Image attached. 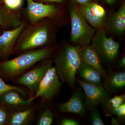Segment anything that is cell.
I'll return each mask as SVG.
<instances>
[{
	"mask_svg": "<svg viewBox=\"0 0 125 125\" xmlns=\"http://www.w3.org/2000/svg\"><path fill=\"white\" fill-rule=\"evenodd\" d=\"M118 66L121 68H124L125 66V56H123L118 62Z\"/></svg>",
	"mask_w": 125,
	"mask_h": 125,
	"instance_id": "obj_30",
	"label": "cell"
},
{
	"mask_svg": "<svg viewBox=\"0 0 125 125\" xmlns=\"http://www.w3.org/2000/svg\"><path fill=\"white\" fill-rule=\"evenodd\" d=\"M76 4L83 5L93 1V0H73Z\"/></svg>",
	"mask_w": 125,
	"mask_h": 125,
	"instance_id": "obj_29",
	"label": "cell"
},
{
	"mask_svg": "<svg viewBox=\"0 0 125 125\" xmlns=\"http://www.w3.org/2000/svg\"><path fill=\"white\" fill-rule=\"evenodd\" d=\"M10 90H15L18 91L23 97H26L28 95L29 96L28 90L27 88H23V86L21 85L9 84L0 78V96L4 92Z\"/></svg>",
	"mask_w": 125,
	"mask_h": 125,
	"instance_id": "obj_23",
	"label": "cell"
},
{
	"mask_svg": "<svg viewBox=\"0 0 125 125\" xmlns=\"http://www.w3.org/2000/svg\"><path fill=\"white\" fill-rule=\"evenodd\" d=\"M105 0L108 4L112 5L114 4L115 0Z\"/></svg>",
	"mask_w": 125,
	"mask_h": 125,
	"instance_id": "obj_31",
	"label": "cell"
},
{
	"mask_svg": "<svg viewBox=\"0 0 125 125\" xmlns=\"http://www.w3.org/2000/svg\"><path fill=\"white\" fill-rule=\"evenodd\" d=\"M35 2L42 4H63L65 0H32Z\"/></svg>",
	"mask_w": 125,
	"mask_h": 125,
	"instance_id": "obj_27",
	"label": "cell"
},
{
	"mask_svg": "<svg viewBox=\"0 0 125 125\" xmlns=\"http://www.w3.org/2000/svg\"><path fill=\"white\" fill-rule=\"evenodd\" d=\"M52 57L57 73L61 81L74 89L77 71L82 61L79 52V46L62 42L56 45Z\"/></svg>",
	"mask_w": 125,
	"mask_h": 125,
	"instance_id": "obj_3",
	"label": "cell"
},
{
	"mask_svg": "<svg viewBox=\"0 0 125 125\" xmlns=\"http://www.w3.org/2000/svg\"><path fill=\"white\" fill-rule=\"evenodd\" d=\"M125 94L115 95L113 97H111L107 99L102 104L106 115L115 108L118 107L125 102Z\"/></svg>",
	"mask_w": 125,
	"mask_h": 125,
	"instance_id": "obj_21",
	"label": "cell"
},
{
	"mask_svg": "<svg viewBox=\"0 0 125 125\" xmlns=\"http://www.w3.org/2000/svg\"><path fill=\"white\" fill-rule=\"evenodd\" d=\"M9 112L7 125H30L35 123L37 105L35 103L25 109Z\"/></svg>",
	"mask_w": 125,
	"mask_h": 125,
	"instance_id": "obj_14",
	"label": "cell"
},
{
	"mask_svg": "<svg viewBox=\"0 0 125 125\" xmlns=\"http://www.w3.org/2000/svg\"><path fill=\"white\" fill-rule=\"evenodd\" d=\"M23 0H3V4L5 8L10 12L22 14L23 8Z\"/></svg>",
	"mask_w": 125,
	"mask_h": 125,
	"instance_id": "obj_24",
	"label": "cell"
},
{
	"mask_svg": "<svg viewBox=\"0 0 125 125\" xmlns=\"http://www.w3.org/2000/svg\"><path fill=\"white\" fill-rule=\"evenodd\" d=\"M109 27L115 33L120 34L125 30V4L123 3L118 10L112 17Z\"/></svg>",
	"mask_w": 125,
	"mask_h": 125,
	"instance_id": "obj_20",
	"label": "cell"
},
{
	"mask_svg": "<svg viewBox=\"0 0 125 125\" xmlns=\"http://www.w3.org/2000/svg\"><path fill=\"white\" fill-rule=\"evenodd\" d=\"M3 0H0V4H3Z\"/></svg>",
	"mask_w": 125,
	"mask_h": 125,
	"instance_id": "obj_33",
	"label": "cell"
},
{
	"mask_svg": "<svg viewBox=\"0 0 125 125\" xmlns=\"http://www.w3.org/2000/svg\"><path fill=\"white\" fill-rule=\"evenodd\" d=\"M77 81L83 91L85 110L91 111L94 107L102 104L111 97L103 85L88 83L79 79L77 80Z\"/></svg>",
	"mask_w": 125,
	"mask_h": 125,
	"instance_id": "obj_11",
	"label": "cell"
},
{
	"mask_svg": "<svg viewBox=\"0 0 125 125\" xmlns=\"http://www.w3.org/2000/svg\"><path fill=\"white\" fill-rule=\"evenodd\" d=\"M125 86V71L112 72L104 79L103 86L109 94L121 91Z\"/></svg>",
	"mask_w": 125,
	"mask_h": 125,
	"instance_id": "obj_16",
	"label": "cell"
},
{
	"mask_svg": "<svg viewBox=\"0 0 125 125\" xmlns=\"http://www.w3.org/2000/svg\"><path fill=\"white\" fill-rule=\"evenodd\" d=\"M106 115L111 117L113 124L118 125L119 122H123L125 118V103L113 110Z\"/></svg>",
	"mask_w": 125,
	"mask_h": 125,
	"instance_id": "obj_22",
	"label": "cell"
},
{
	"mask_svg": "<svg viewBox=\"0 0 125 125\" xmlns=\"http://www.w3.org/2000/svg\"><path fill=\"white\" fill-rule=\"evenodd\" d=\"M56 45L27 52L14 58L0 62V78L11 82L40 61L52 58Z\"/></svg>",
	"mask_w": 125,
	"mask_h": 125,
	"instance_id": "obj_2",
	"label": "cell"
},
{
	"mask_svg": "<svg viewBox=\"0 0 125 125\" xmlns=\"http://www.w3.org/2000/svg\"><path fill=\"white\" fill-rule=\"evenodd\" d=\"M76 74L80 80L94 85H103L101 74L98 71L90 65L82 62L77 71Z\"/></svg>",
	"mask_w": 125,
	"mask_h": 125,
	"instance_id": "obj_17",
	"label": "cell"
},
{
	"mask_svg": "<svg viewBox=\"0 0 125 125\" xmlns=\"http://www.w3.org/2000/svg\"><path fill=\"white\" fill-rule=\"evenodd\" d=\"M4 29H3V28L1 27V25H0V35L1 34H2V33L4 32Z\"/></svg>",
	"mask_w": 125,
	"mask_h": 125,
	"instance_id": "obj_32",
	"label": "cell"
},
{
	"mask_svg": "<svg viewBox=\"0 0 125 125\" xmlns=\"http://www.w3.org/2000/svg\"><path fill=\"white\" fill-rule=\"evenodd\" d=\"M27 6L24 9L23 17L29 23L48 19L57 28L65 23V12L62 6L56 4H42L27 0Z\"/></svg>",
	"mask_w": 125,
	"mask_h": 125,
	"instance_id": "obj_4",
	"label": "cell"
},
{
	"mask_svg": "<svg viewBox=\"0 0 125 125\" xmlns=\"http://www.w3.org/2000/svg\"><path fill=\"white\" fill-rule=\"evenodd\" d=\"M69 14L72 43L75 46L90 44L97 30L91 26L81 15L76 4L70 7Z\"/></svg>",
	"mask_w": 125,
	"mask_h": 125,
	"instance_id": "obj_5",
	"label": "cell"
},
{
	"mask_svg": "<svg viewBox=\"0 0 125 125\" xmlns=\"http://www.w3.org/2000/svg\"><path fill=\"white\" fill-rule=\"evenodd\" d=\"M97 30L92 39V46L100 60L108 62H112L118 55L120 43L107 37L103 28Z\"/></svg>",
	"mask_w": 125,
	"mask_h": 125,
	"instance_id": "obj_7",
	"label": "cell"
},
{
	"mask_svg": "<svg viewBox=\"0 0 125 125\" xmlns=\"http://www.w3.org/2000/svg\"><path fill=\"white\" fill-rule=\"evenodd\" d=\"M62 85L55 66H52L48 70L40 81L37 90L32 98L34 101L40 98V103L52 102L59 93Z\"/></svg>",
	"mask_w": 125,
	"mask_h": 125,
	"instance_id": "obj_8",
	"label": "cell"
},
{
	"mask_svg": "<svg viewBox=\"0 0 125 125\" xmlns=\"http://www.w3.org/2000/svg\"><path fill=\"white\" fill-rule=\"evenodd\" d=\"M84 94L80 89L75 90L71 98L67 102L57 103L55 109L61 113H69L84 116L85 109L84 105Z\"/></svg>",
	"mask_w": 125,
	"mask_h": 125,
	"instance_id": "obj_13",
	"label": "cell"
},
{
	"mask_svg": "<svg viewBox=\"0 0 125 125\" xmlns=\"http://www.w3.org/2000/svg\"><path fill=\"white\" fill-rule=\"evenodd\" d=\"M39 102L37 105L35 123L37 125H52L55 119L53 109L49 106V103Z\"/></svg>",
	"mask_w": 125,
	"mask_h": 125,
	"instance_id": "obj_19",
	"label": "cell"
},
{
	"mask_svg": "<svg viewBox=\"0 0 125 125\" xmlns=\"http://www.w3.org/2000/svg\"><path fill=\"white\" fill-rule=\"evenodd\" d=\"M76 5L80 13L91 26L96 30L103 28L106 13L102 6L94 1L86 4Z\"/></svg>",
	"mask_w": 125,
	"mask_h": 125,
	"instance_id": "obj_10",
	"label": "cell"
},
{
	"mask_svg": "<svg viewBox=\"0 0 125 125\" xmlns=\"http://www.w3.org/2000/svg\"><path fill=\"white\" fill-rule=\"evenodd\" d=\"M31 97L25 99L18 91L10 90L4 92L0 96V102L7 107L9 111L25 109L34 103Z\"/></svg>",
	"mask_w": 125,
	"mask_h": 125,
	"instance_id": "obj_12",
	"label": "cell"
},
{
	"mask_svg": "<svg viewBox=\"0 0 125 125\" xmlns=\"http://www.w3.org/2000/svg\"><path fill=\"white\" fill-rule=\"evenodd\" d=\"M60 125H79L80 123L76 120L71 118H65L61 121Z\"/></svg>",
	"mask_w": 125,
	"mask_h": 125,
	"instance_id": "obj_28",
	"label": "cell"
},
{
	"mask_svg": "<svg viewBox=\"0 0 125 125\" xmlns=\"http://www.w3.org/2000/svg\"><path fill=\"white\" fill-rule=\"evenodd\" d=\"M79 52L82 62H85L96 69L105 79L107 74L102 66L101 60L92 45L85 44L79 46Z\"/></svg>",
	"mask_w": 125,
	"mask_h": 125,
	"instance_id": "obj_15",
	"label": "cell"
},
{
	"mask_svg": "<svg viewBox=\"0 0 125 125\" xmlns=\"http://www.w3.org/2000/svg\"><path fill=\"white\" fill-rule=\"evenodd\" d=\"M23 14L10 12L3 4H0V25L4 30L16 28L21 24Z\"/></svg>",
	"mask_w": 125,
	"mask_h": 125,
	"instance_id": "obj_18",
	"label": "cell"
},
{
	"mask_svg": "<svg viewBox=\"0 0 125 125\" xmlns=\"http://www.w3.org/2000/svg\"><path fill=\"white\" fill-rule=\"evenodd\" d=\"M29 23L23 17L19 26L14 29L4 30L0 35V62L8 60L13 54L14 48L21 33Z\"/></svg>",
	"mask_w": 125,
	"mask_h": 125,
	"instance_id": "obj_9",
	"label": "cell"
},
{
	"mask_svg": "<svg viewBox=\"0 0 125 125\" xmlns=\"http://www.w3.org/2000/svg\"><path fill=\"white\" fill-rule=\"evenodd\" d=\"M90 122L93 125H105L99 114V111L97 107L95 106L91 110Z\"/></svg>",
	"mask_w": 125,
	"mask_h": 125,
	"instance_id": "obj_25",
	"label": "cell"
},
{
	"mask_svg": "<svg viewBox=\"0 0 125 125\" xmlns=\"http://www.w3.org/2000/svg\"><path fill=\"white\" fill-rule=\"evenodd\" d=\"M9 115L7 107L0 102V125H7Z\"/></svg>",
	"mask_w": 125,
	"mask_h": 125,
	"instance_id": "obj_26",
	"label": "cell"
},
{
	"mask_svg": "<svg viewBox=\"0 0 125 125\" xmlns=\"http://www.w3.org/2000/svg\"><path fill=\"white\" fill-rule=\"evenodd\" d=\"M53 63L52 58L40 61L10 82L12 84L27 88L29 93V97H33L40 81L48 70L53 66Z\"/></svg>",
	"mask_w": 125,
	"mask_h": 125,
	"instance_id": "obj_6",
	"label": "cell"
},
{
	"mask_svg": "<svg viewBox=\"0 0 125 125\" xmlns=\"http://www.w3.org/2000/svg\"><path fill=\"white\" fill-rule=\"evenodd\" d=\"M57 28L48 19L29 24L21 33L12 55L15 57L27 52L55 46Z\"/></svg>",
	"mask_w": 125,
	"mask_h": 125,
	"instance_id": "obj_1",
	"label": "cell"
}]
</instances>
